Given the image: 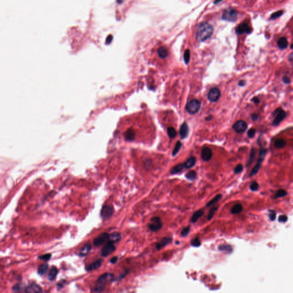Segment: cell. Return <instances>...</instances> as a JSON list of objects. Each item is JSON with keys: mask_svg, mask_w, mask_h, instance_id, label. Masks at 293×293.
Listing matches in <instances>:
<instances>
[{"mask_svg": "<svg viewBox=\"0 0 293 293\" xmlns=\"http://www.w3.org/2000/svg\"><path fill=\"white\" fill-rule=\"evenodd\" d=\"M213 32L214 28L212 26L207 23H203L197 27L196 37L200 41H204L211 37Z\"/></svg>", "mask_w": 293, "mask_h": 293, "instance_id": "6da1fadb", "label": "cell"}, {"mask_svg": "<svg viewBox=\"0 0 293 293\" xmlns=\"http://www.w3.org/2000/svg\"><path fill=\"white\" fill-rule=\"evenodd\" d=\"M113 279V275L111 273H105L100 276L98 279V283L95 288V292H101L107 283Z\"/></svg>", "mask_w": 293, "mask_h": 293, "instance_id": "7a4b0ae2", "label": "cell"}, {"mask_svg": "<svg viewBox=\"0 0 293 293\" xmlns=\"http://www.w3.org/2000/svg\"><path fill=\"white\" fill-rule=\"evenodd\" d=\"M238 13L237 11L232 8L226 9L222 14V19L229 22H234L236 20Z\"/></svg>", "mask_w": 293, "mask_h": 293, "instance_id": "3957f363", "label": "cell"}, {"mask_svg": "<svg viewBox=\"0 0 293 293\" xmlns=\"http://www.w3.org/2000/svg\"><path fill=\"white\" fill-rule=\"evenodd\" d=\"M274 116H275V119L273 121V126H278L281 123V122L284 119H285V117H286V112L283 110L281 108H277L273 113Z\"/></svg>", "mask_w": 293, "mask_h": 293, "instance_id": "277c9868", "label": "cell"}, {"mask_svg": "<svg viewBox=\"0 0 293 293\" xmlns=\"http://www.w3.org/2000/svg\"><path fill=\"white\" fill-rule=\"evenodd\" d=\"M201 106L200 102L197 100H193L189 101L186 105L187 111L191 115L195 114L200 109Z\"/></svg>", "mask_w": 293, "mask_h": 293, "instance_id": "5b68a950", "label": "cell"}, {"mask_svg": "<svg viewBox=\"0 0 293 293\" xmlns=\"http://www.w3.org/2000/svg\"><path fill=\"white\" fill-rule=\"evenodd\" d=\"M163 226L162 221L159 217H153L151 218L150 223L148 225L149 228L153 232H156L161 229Z\"/></svg>", "mask_w": 293, "mask_h": 293, "instance_id": "8992f818", "label": "cell"}, {"mask_svg": "<svg viewBox=\"0 0 293 293\" xmlns=\"http://www.w3.org/2000/svg\"><path fill=\"white\" fill-rule=\"evenodd\" d=\"M116 248L114 245V243L109 240L107 241V243L104 246V247L101 249V255L102 257H107L112 253Z\"/></svg>", "mask_w": 293, "mask_h": 293, "instance_id": "52a82bcc", "label": "cell"}, {"mask_svg": "<svg viewBox=\"0 0 293 293\" xmlns=\"http://www.w3.org/2000/svg\"><path fill=\"white\" fill-rule=\"evenodd\" d=\"M114 212V210L112 206L110 205H105L102 207L101 210V217L103 219H107L112 217Z\"/></svg>", "mask_w": 293, "mask_h": 293, "instance_id": "ba28073f", "label": "cell"}, {"mask_svg": "<svg viewBox=\"0 0 293 293\" xmlns=\"http://www.w3.org/2000/svg\"><path fill=\"white\" fill-rule=\"evenodd\" d=\"M109 238V234L107 232H104L98 236L94 240V243L95 246L98 247L105 243L108 241Z\"/></svg>", "mask_w": 293, "mask_h": 293, "instance_id": "9c48e42d", "label": "cell"}, {"mask_svg": "<svg viewBox=\"0 0 293 293\" xmlns=\"http://www.w3.org/2000/svg\"><path fill=\"white\" fill-rule=\"evenodd\" d=\"M220 97H221V92L217 88H212L208 94V100L212 102H217V101H218Z\"/></svg>", "mask_w": 293, "mask_h": 293, "instance_id": "30bf717a", "label": "cell"}, {"mask_svg": "<svg viewBox=\"0 0 293 293\" xmlns=\"http://www.w3.org/2000/svg\"><path fill=\"white\" fill-rule=\"evenodd\" d=\"M232 128L236 132L241 133L247 130V124L245 121L239 120L234 124Z\"/></svg>", "mask_w": 293, "mask_h": 293, "instance_id": "8fae6325", "label": "cell"}, {"mask_svg": "<svg viewBox=\"0 0 293 293\" xmlns=\"http://www.w3.org/2000/svg\"><path fill=\"white\" fill-rule=\"evenodd\" d=\"M251 32V28L249 25L246 23H242L240 24L236 29V32L239 34L244 33H249Z\"/></svg>", "mask_w": 293, "mask_h": 293, "instance_id": "7c38bea8", "label": "cell"}, {"mask_svg": "<svg viewBox=\"0 0 293 293\" xmlns=\"http://www.w3.org/2000/svg\"><path fill=\"white\" fill-rule=\"evenodd\" d=\"M201 156L204 161H209L212 158V151L208 147L204 148L201 151Z\"/></svg>", "mask_w": 293, "mask_h": 293, "instance_id": "4fadbf2b", "label": "cell"}, {"mask_svg": "<svg viewBox=\"0 0 293 293\" xmlns=\"http://www.w3.org/2000/svg\"><path fill=\"white\" fill-rule=\"evenodd\" d=\"M172 240V239L171 237H164L156 243V247L158 250H161L164 246L169 244Z\"/></svg>", "mask_w": 293, "mask_h": 293, "instance_id": "5bb4252c", "label": "cell"}, {"mask_svg": "<svg viewBox=\"0 0 293 293\" xmlns=\"http://www.w3.org/2000/svg\"><path fill=\"white\" fill-rule=\"evenodd\" d=\"M92 249V245L91 243H88L85 244L80 250L79 253V255L80 257H83L86 256L89 252L91 251Z\"/></svg>", "mask_w": 293, "mask_h": 293, "instance_id": "9a60e30c", "label": "cell"}, {"mask_svg": "<svg viewBox=\"0 0 293 293\" xmlns=\"http://www.w3.org/2000/svg\"><path fill=\"white\" fill-rule=\"evenodd\" d=\"M189 128L188 125L186 123H183L180 128L179 130V133L181 138L182 139L186 138L189 135Z\"/></svg>", "mask_w": 293, "mask_h": 293, "instance_id": "2e32d148", "label": "cell"}, {"mask_svg": "<svg viewBox=\"0 0 293 293\" xmlns=\"http://www.w3.org/2000/svg\"><path fill=\"white\" fill-rule=\"evenodd\" d=\"M102 260H98L97 261H95V262H93L92 263L89 264L88 266H87L86 267V270L89 271H92V270H97L98 268L101 264H102Z\"/></svg>", "mask_w": 293, "mask_h": 293, "instance_id": "e0dca14e", "label": "cell"}, {"mask_svg": "<svg viewBox=\"0 0 293 293\" xmlns=\"http://www.w3.org/2000/svg\"><path fill=\"white\" fill-rule=\"evenodd\" d=\"M121 238H122V236H121L120 234L117 233V232H114V233H112L110 235L109 234V238H108V240L115 243H116V242L120 241Z\"/></svg>", "mask_w": 293, "mask_h": 293, "instance_id": "ac0fdd59", "label": "cell"}, {"mask_svg": "<svg viewBox=\"0 0 293 293\" xmlns=\"http://www.w3.org/2000/svg\"><path fill=\"white\" fill-rule=\"evenodd\" d=\"M277 45L281 49H285L288 46V40L285 37H281L278 40Z\"/></svg>", "mask_w": 293, "mask_h": 293, "instance_id": "d6986e66", "label": "cell"}, {"mask_svg": "<svg viewBox=\"0 0 293 293\" xmlns=\"http://www.w3.org/2000/svg\"><path fill=\"white\" fill-rule=\"evenodd\" d=\"M263 161V159H262V158H259V159L258 161V163L255 165V167L253 168V169L251 170V171L250 173L249 176L250 177L255 175L258 172L259 170L261 168V163H262Z\"/></svg>", "mask_w": 293, "mask_h": 293, "instance_id": "ffe728a7", "label": "cell"}, {"mask_svg": "<svg viewBox=\"0 0 293 293\" xmlns=\"http://www.w3.org/2000/svg\"><path fill=\"white\" fill-rule=\"evenodd\" d=\"M203 214H204V211L202 210H199L196 211L193 215V216L191 218V222L192 223H195L200 217H201L203 216Z\"/></svg>", "mask_w": 293, "mask_h": 293, "instance_id": "44dd1931", "label": "cell"}, {"mask_svg": "<svg viewBox=\"0 0 293 293\" xmlns=\"http://www.w3.org/2000/svg\"><path fill=\"white\" fill-rule=\"evenodd\" d=\"M184 164H179L176 165L174 166L171 170L170 172L171 174H176L179 172H180L184 168Z\"/></svg>", "mask_w": 293, "mask_h": 293, "instance_id": "7402d4cb", "label": "cell"}, {"mask_svg": "<svg viewBox=\"0 0 293 293\" xmlns=\"http://www.w3.org/2000/svg\"><path fill=\"white\" fill-rule=\"evenodd\" d=\"M243 210V206L240 204H236L234 205L231 210V212L232 214H238L240 213Z\"/></svg>", "mask_w": 293, "mask_h": 293, "instance_id": "603a6c76", "label": "cell"}, {"mask_svg": "<svg viewBox=\"0 0 293 293\" xmlns=\"http://www.w3.org/2000/svg\"><path fill=\"white\" fill-rule=\"evenodd\" d=\"M58 273V270L56 267H52L49 271L48 278L50 281H53L56 277Z\"/></svg>", "mask_w": 293, "mask_h": 293, "instance_id": "cb8c5ba5", "label": "cell"}, {"mask_svg": "<svg viewBox=\"0 0 293 293\" xmlns=\"http://www.w3.org/2000/svg\"><path fill=\"white\" fill-rule=\"evenodd\" d=\"M196 163V158L195 157H191L189 158L184 164V167L187 168L189 169L192 167H193Z\"/></svg>", "mask_w": 293, "mask_h": 293, "instance_id": "d4e9b609", "label": "cell"}, {"mask_svg": "<svg viewBox=\"0 0 293 293\" xmlns=\"http://www.w3.org/2000/svg\"><path fill=\"white\" fill-rule=\"evenodd\" d=\"M26 291L27 292H31V293H33V292H41L42 290H41V288L39 286H38L37 285L32 284V285H31L27 289Z\"/></svg>", "mask_w": 293, "mask_h": 293, "instance_id": "484cf974", "label": "cell"}, {"mask_svg": "<svg viewBox=\"0 0 293 293\" xmlns=\"http://www.w3.org/2000/svg\"><path fill=\"white\" fill-rule=\"evenodd\" d=\"M158 53L159 56L162 59L166 58L168 55V51L164 47H161L160 48H159Z\"/></svg>", "mask_w": 293, "mask_h": 293, "instance_id": "4316f807", "label": "cell"}, {"mask_svg": "<svg viewBox=\"0 0 293 293\" xmlns=\"http://www.w3.org/2000/svg\"><path fill=\"white\" fill-rule=\"evenodd\" d=\"M218 249L219 250H221L222 251L226 252L227 253H231L232 251V248L229 245H225L224 244V245H220L219 246Z\"/></svg>", "mask_w": 293, "mask_h": 293, "instance_id": "83f0119b", "label": "cell"}, {"mask_svg": "<svg viewBox=\"0 0 293 293\" xmlns=\"http://www.w3.org/2000/svg\"><path fill=\"white\" fill-rule=\"evenodd\" d=\"M286 144V141L283 139H278L275 141V147L277 148H278V149H281V148H283L285 147Z\"/></svg>", "mask_w": 293, "mask_h": 293, "instance_id": "f1b7e54d", "label": "cell"}, {"mask_svg": "<svg viewBox=\"0 0 293 293\" xmlns=\"http://www.w3.org/2000/svg\"><path fill=\"white\" fill-rule=\"evenodd\" d=\"M48 270V265L47 264H43L39 266L38 268V273L40 275H44Z\"/></svg>", "mask_w": 293, "mask_h": 293, "instance_id": "f546056e", "label": "cell"}, {"mask_svg": "<svg viewBox=\"0 0 293 293\" xmlns=\"http://www.w3.org/2000/svg\"><path fill=\"white\" fill-rule=\"evenodd\" d=\"M222 197V195L221 194H218L217 196H215L212 200H211L207 204V207H210V206H211L214 204H215V203H217Z\"/></svg>", "mask_w": 293, "mask_h": 293, "instance_id": "4dcf8cb0", "label": "cell"}, {"mask_svg": "<svg viewBox=\"0 0 293 293\" xmlns=\"http://www.w3.org/2000/svg\"><path fill=\"white\" fill-rule=\"evenodd\" d=\"M186 178L190 180H193L196 178V173L195 171H190L186 174Z\"/></svg>", "mask_w": 293, "mask_h": 293, "instance_id": "1f68e13d", "label": "cell"}, {"mask_svg": "<svg viewBox=\"0 0 293 293\" xmlns=\"http://www.w3.org/2000/svg\"><path fill=\"white\" fill-rule=\"evenodd\" d=\"M288 193L287 192L284 190H279L277 191L275 195L274 196V198H279V197H285V196L287 195Z\"/></svg>", "mask_w": 293, "mask_h": 293, "instance_id": "d6a6232c", "label": "cell"}, {"mask_svg": "<svg viewBox=\"0 0 293 293\" xmlns=\"http://www.w3.org/2000/svg\"><path fill=\"white\" fill-rule=\"evenodd\" d=\"M182 143L180 141H177L176 145H175V147H174V149L172 151V155L173 156H175L178 152L179 151L181 147H182Z\"/></svg>", "mask_w": 293, "mask_h": 293, "instance_id": "836d02e7", "label": "cell"}, {"mask_svg": "<svg viewBox=\"0 0 293 293\" xmlns=\"http://www.w3.org/2000/svg\"><path fill=\"white\" fill-rule=\"evenodd\" d=\"M167 133H168V135L169 136V137L170 138L172 139V138H174L176 136V131L173 128H172V127H169L167 129Z\"/></svg>", "mask_w": 293, "mask_h": 293, "instance_id": "e575fe53", "label": "cell"}, {"mask_svg": "<svg viewBox=\"0 0 293 293\" xmlns=\"http://www.w3.org/2000/svg\"><path fill=\"white\" fill-rule=\"evenodd\" d=\"M190 60V51L189 49H187L184 54V60L186 64H188Z\"/></svg>", "mask_w": 293, "mask_h": 293, "instance_id": "d590c367", "label": "cell"}, {"mask_svg": "<svg viewBox=\"0 0 293 293\" xmlns=\"http://www.w3.org/2000/svg\"><path fill=\"white\" fill-rule=\"evenodd\" d=\"M191 246L194 247H199L201 245V242L200 241V239L199 238H195L194 239H192L191 241Z\"/></svg>", "mask_w": 293, "mask_h": 293, "instance_id": "8d00e7d4", "label": "cell"}, {"mask_svg": "<svg viewBox=\"0 0 293 293\" xmlns=\"http://www.w3.org/2000/svg\"><path fill=\"white\" fill-rule=\"evenodd\" d=\"M283 12L282 10H280V11H278L277 12H275L273 14H272V15L271 16L270 18L272 19V20L276 19L277 18L279 17L280 16H281L283 14Z\"/></svg>", "mask_w": 293, "mask_h": 293, "instance_id": "74e56055", "label": "cell"}, {"mask_svg": "<svg viewBox=\"0 0 293 293\" xmlns=\"http://www.w3.org/2000/svg\"><path fill=\"white\" fill-rule=\"evenodd\" d=\"M190 231V227L189 226L184 227L182 229V231L181 232V235L184 237L187 236L189 234Z\"/></svg>", "mask_w": 293, "mask_h": 293, "instance_id": "f35d334b", "label": "cell"}, {"mask_svg": "<svg viewBox=\"0 0 293 293\" xmlns=\"http://www.w3.org/2000/svg\"><path fill=\"white\" fill-rule=\"evenodd\" d=\"M250 188V190L251 191H257L258 190L259 184H258V183L257 182L254 181V182H253L251 184Z\"/></svg>", "mask_w": 293, "mask_h": 293, "instance_id": "ab89813d", "label": "cell"}, {"mask_svg": "<svg viewBox=\"0 0 293 293\" xmlns=\"http://www.w3.org/2000/svg\"><path fill=\"white\" fill-rule=\"evenodd\" d=\"M217 208H218L217 207H213V208H212L210 210V212H209V213L208 214V217H207V219H208V221L211 220L212 218V217H213L215 211H217Z\"/></svg>", "mask_w": 293, "mask_h": 293, "instance_id": "60d3db41", "label": "cell"}, {"mask_svg": "<svg viewBox=\"0 0 293 293\" xmlns=\"http://www.w3.org/2000/svg\"><path fill=\"white\" fill-rule=\"evenodd\" d=\"M243 169V167L241 164H239L236 166V167L234 168V171L235 173H240Z\"/></svg>", "mask_w": 293, "mask_h": 293, "instance_id": "b9f144b4", "label": "cell"}, {"mask_svg": "<svg viewBox=\"0 0 293 293\" xmlns=\"http://www.w3.org/2000/svg\"><path fill=\"white\" fill-rule=\"evenodd\" d=\"M255 150L254 148H253L251 150V155H250V160H249V163H248V166H249L251 164V162L253 161L254 156H255Z\"/></svg>", "mask_w": 293, "mask_h": 293, "instance_id": "7bdbcfd3", "label": "cell"}, {"mask_svg": "<svg viewBox=\"0 0 293 293\" xmlns=\"http://www.w3.org/2000/svg\"><path fill=\"white\" fill-rule=\"evenodd\" d=\"M288 218L286 215H282L279 216V217L278 218V221L281 223H285L288 221Z\"/></svg>", "mask_w": 293, "mask_h": 293, "instance_id": "ee69618b", "label": "cell"}, {"mask_svg": "<svg viewBox=\"0 0 293 293\" xmlns=\"http://www.w3.org/2000/svg\"><path fill=\"white\" fill-rule=\"evenodd\" d=\"M51 257V254H45L44 255H41V256H40V258L42 260H44V261H47L50 260Z\"/></svg>", "mask_w": 293, "mask_h": 293, "instance_id": "f6af8a7d", "label": "cell"}, {"mask_svg": "<svg viewBox=\"0 0 293 293\" xmlns=\"http://www.w3.org/2000/svg\"><path fill=\"white\" fill-rule=\"evenodd\" d=\"M269 212H270V214H269L270 219L272 221H274L275 219V218H276V213L273 210H270Z\"/></svg>", "mask_w": 293, "mask_h": 293, "instance_id": "bcb514c9", "label": "cell"}, {"mask_svg": "<svg viewBox=\"0 0 293 293\" xmlns=\"http://www.w3.org/2000/svg\"><path fill=\"white\" fill-rule=\"evenodd\" d=\"M255 132H256L255 130H254V129H250L247 132V135H248L249 137V138H253V137H254V136H255Z\"/></svg>", "mask_w": 293, "mask_h": 293, "instance_id": "7dc6e473", "label": "cell"}, {"mask_svg": "<svg viewBox=\"0 0 293 293\" xmlns=\"http://www.w3.org/2000/svg\"><path fill=\"white\" fill-rule=\"evenodd\" d=\"M266 153H267V150H264V149L261 150L260 152V158L264 159V158L265 157V156L266 155Z\"/></svg>", "mask_w": 293, "mask_h": 293, "instance_id": "c3c4849f", "label": "cell"}, {"mask_svg": "<svg viewBox=\"0 0 293 293\" xmlns=\"http://www.w3.org/2000/svg\"><path fill=\"white\" fill-rule=\"evenodd\" d=\"M282 80H283V83H285V84H290V83H291L290 79L289 77H288V76H285V77H283V79H282Z\"/></svg>", "mask_w": 293, "mask_h": 293, "instance_id": "681fc988", "label": "cell"}, {"mask_svg": "<svg viewBox=\"0 0 293 293\" xmlns=\"http://www.w3.org/2000/svg\"><path fill=\"white\" fill-rule=\"evenodd\" d=\"M251 119H252L253 121H256V120L258 119V115H257V114H255V113H253L252 115H251Z\"/></svg>", "mask_w": 293, "mask_h": 293, "instance_id": "f907efd6", "label": "cell"}, {"mask_svg": "<svg viewBox=\"0 0 293 293\" xmlns=\"http://www.w3.org/2000/svg\"><path fill=\"white\" fill-rule=\"evenodd\" d=\"M117 260H118V258H117V257H113V258H111V260H110V262H111V263L115 264V263H116L117 262Z\"/></svg>", "mask_w": 293, "mask_h": 293, "instance_id": "816d5d0a", "label": "cell"}, {"mask_svg": "<svg viewBox=\"0 0 293 293\" xmlns=\"http://www.w3.org/2000/svg\"><path fill=\"white\" fill-rule=\"evenodd\" d=\"M252 101L255 103V104H259L260 102V100L257 97H255V98H253Z\"/></svg>", "mask_w": 293, "mask_h": 293, "instance_id": "f5cc1de1", "label": "cell"}, {"mask_svg": "<svg viewBox=\"0 0 293 293\" xmlns=\"http://www.w3.org/2000/svg\"><path fill=\"white\" fill-rule=\"evenodd\" d=\"M246 84V81H244V80H240L239 82V85L240 86V87H243V86H245Z\"/></svg>", "mask_w": 293, "mask_h": 293, "instance_id": "db71d44e", "label": "cell"}, {"mask_svg": "<svg viewBox=\"0 0 293 293\" xmlns=\"http://www.w3.org/2000/svg\"><path fill=\"white\" fill-rule=\"evenodd\" d=\"M212 119V116H210L207 117L205 119V120H206V121H210V120H211Z\"/></svg>", "mask_w": 293, "mask_h": 293, "instance_id": "11a10c76", "label": "cell"}, {"mask_svg": "<svg viewBox=\"0 0 293 293\" xmlns=\"http://www.w3.org/2000/svg\"><path fill=\"white\" fill-rule=\"evenodd\" d=\"M222 1V0H215V1H214V3H215V4H217V3H219L220 2H221Z\"/></svg>", "mask_w": 293, "mask_h": 293, "instance_id": "9f6ffc18", "label": "cell"}, {"mask_svg": "<svg viewBox=\"0 0 293 293\" xmlns=\"http://www.w3.org/2000/svg\"><path fill=\"white\" fill-rule=\"evenodd\" d=\"M289 59L291 61H292V59H293V54H291V55H290V57H289Z\"/></svg>", "mask_w": 293, "mask_h": 293, "instance_id": "6f0895ef", "label": "cell"}]
</instances>
